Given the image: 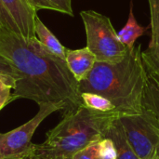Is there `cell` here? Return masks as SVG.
Instances as JSON below:
<instances>
[{
	"instance_id": "6da1fadb",
	"label": "cell",
	"mask_w": 159,
	"mask_h": 159,
	"mask_svg": "<svg viewBox=\"0 0 159 159\" xmlns=\"http://www.w3.org/2000/svg\"><path fill=\"white\" fill-rule=\"evenodd\" d=\"M0 54L12 63L18 74L10 102L23 98L38 105L63 104L65 112L82 105L79 83L66 61L49 51L36 37L3 33L0 34Z\"/></svg>"
},
{
	"instance_id": "7a4b0ae2",
	"label": "cell",
	"mask_w": 159,
	"mask_h": 159,
	"mask_svg": "<svg viewBox=\"0 0 159 159\" xmlns=\"http://www.w3.org/2000/svg\"><path fill=\"white\" fill-rule=\"evenodd\" d=\"M147 72L142 59V46L129 48L118 62L96 61L88 76L79 82V92H90L110 100L122 114L143 111Z\"/></svg>"
},
{
	"instance_id": "3957f363",
	"label": "cell",
	"mask_w": 159,
	"mask_h": 159,
	"mask_svg": "<svg viewBox=\"0 0 159 159\" xmlns=\"http://www.w3.org/2000/svg\"><path fill=\"white\" fill-rule=\"evenodd\" d=\"M116 110L102 113L80 105L65 112L61 121L47 133L41 144H33L25 159H73L89 144L106 137L112 123L121 116Z\"/></svg>"
},
{
	"instance_id": "277c9868",
	"label": "cell",
	"mask_w": 159,
	"mask_h": 159,
	"mask_svg": "<svg viewBox=\"0 0 159 159\" xmlns=\"http://www.w3.org/2000/svg\"><path fill=\"white\" fill-rule=\"evenodd\" d=\"M87 34V48L95 55L97 61L118 62L128 53L127 48L118 38L110 19L94 10L80 13Z\"/></svg>"
},
{
	"instance_id": "5b68a950",
	"label": "cell",
	"mask_w": 159,
	"mask_h": 159,
	"mask_svg": "<svg viewBox=\"0 0 159 159\" xmlns=\"http://www.w3.org/2000/svg\"><path fill=\"white\" fill-rule=\"evenodd\" d=\"M64 110L66 106L58 103L39 104L38 113L28 122L20 127L0 133V159H25L30 154L32 146V137L42 121L54 112Z\"/></svg>"
},
{
	"instance_id": "8992f818",
	"label": "cell",
	"mask_w": 159,
	"mask_h": 159,
	"mask_svg": "<svg viewBox=\"0 0 159 159\" xmlns=\"http://www.w3.org/2000/svg\"><path fill=\"white\" fill-rule=\"evenodd\" d=\"M119 120L126 137L140 159H152L159 148V133L150 118L139 114H122Z\"/></svg>"
},
{
	"instance_id": "52a82bcc",
	"label": "cell",
	"mask_w": 159,
	"mask_h": 159,
	"mask_svg": "<svg viewBox=\"0 0 159 159\" xmlns=\"http://www.w3.org/2000/svg\"><path fill=\"white\" fill-rule=\"evenodd\" d=\"M151 14V41L142 59L147 74L159 79V0H148Z\"/></svg>"
},
{
	"instance_id": "ba28073f",
	"label": "cell",
	"mask_w": 159,
	"mask_h": 159,
	"mask_svg": "<svg viewBox=\"0 0 159 159\" xmlns=\"http://www.w3.org/2000/svg\"><path fill=\"white\" fill-rule=\"evenodd\" d=\"M17 24L20 34L25 38L35 37L34 20L36 10L28 0H1Z\"/></svg>"
},
{
	"instance_id": "9c48e42d",
	"label": "cell",
	"mask_w": 159,
	"mask_h": 159,
	"mask_svg": "<svg viewBox=\"0 0 159 159\" xmlns=\"http://www.w3.org/2000/svg\"><path fill=\"white\" fill-rule=\"evenodd\" d=\"M65 61L69 70L78 83L88 76L97 61L95 55L87 47L80 49L66 48Z\"/></svg>"
},
{
	"instance_id": "30bf717a",
	"label": "cell",
	"mask_w": 159,
	"mask_h": 159,
	"mask_svg": "<svg viewBox=\"0 0 159 159\" xmlns=\"http://www.w3.org/2000/svg\"><path fill=\"white\" fill-rule=\"evenodd\" d=\"M143 112L159 130V79L149 74L143 98Z\"/></svg>"
},
{
	"instance_id": "8fae6325",
	"label": "cell",
	"mask_w": 159,
	"mask_h": 159,
	"mask_svg": "<svg viewBox=\"0 0 159 159\" xmlns=\"http://www.w3.org/2000/svg\"><path fill=\"white\" fill-rule=\"evenodd\" d=\"M106 137L112 139L115 143L117 155L116 159H140L129 144L119 118L112 123Z\"/></svg>"
},
{
	"instance_id": "7c38bea8",
	"label": "cell",
	"mask_w": 159,
	"mask_h": 159,
	"mask_svg": "<svg viewBox=\"0 0 159 159\" xmlns=\"http://www.w3.org/2000/svg\"><path fill=\"white\" fill-rule=\"evenodd\" d=\"M34 34L35 37L44 45L49 51L61 59L65 60L66 48L61 45L58 38L50 32V30L41 21L39 17L36 15L34 20Z\"/></svg>"
},
{
	"instance_id": "4fadbf2b",
	"label": "cell",
	"mask_w": 159,
	"mask_h": 159,
	"mask_svg": "<svg viewBox=\"0 0 159 159\" xmlns=\"http://www.w3.org/2000/svg\"><path fill=\"white\" fill-rule=\"evenodd\" d=\"M145 29L144 27L141 26L133 14V9H132V6L130 7L129 9V18H128V21L126 23V25L117 33L118 38L119 40L129 48H133L135 45V41L142 36L144 33H145Z\"/></svg>"
},
{
	"instance_id": "5bb4252c",
	"label": "cell",
	"mask_w": 159,
	"mask_h": 159,
	"mask_svg": "<svg viewBox=\"0 0 159 159\" xmlns=\"http://www.w3.org/2000/svg\"><path fill=\"white\" fill-rule=\"evenodd\" d=\"M80 98L82 104L91 110L102 113H108L116 110L115 104L110 100L102 95L90 92H83L80 93Z\"/></svg>"
},
{
	"instance_id": "9a60e30c",
	"label": "cell",
	"mask_w": 159,
	"mask_h": 159,
	"mask_svg": "<svg viewBox=\"0 0 159 159\" xmlns=\"http://www.w3.org/2000/svg\"><path fill=\"white\" fill-rule=\"evenodd\" d=\"M31 6L36 10L50 9L74 16L72 0H28Z\"/></svg>"
},
{
	"instance_id": "2e32d148",
	"label": "cell",
	"mask_w": 159,
	"mask_h": 159,
	"mask_svg": "<svg viewBox=\"0 0 159 159\" xmlns=\"http://www.w3.org/2000/svg\"><path fill=\"white\" fill-rule=\"evenodd\" d=\"M16 79L9 76L0 75V111L5 107L6 104L10 102L11 90L15 88Z\"/></svg>"
},
{
	"instance_id": "e0dca14e",
	"label": "cell",
	"mask_w": 159,
	"mask_h": 159,
	"mask_svg": "<svg viewBox=\"0 0 159 159\" xmlns=\"http://www.w3.org/2000/svg\"><path fill=\"white\" fill-rule=\"evenodd\" d=\"M7 32H11L14 34H20L17 24L15 23L14 20L9 15L7 8L3 5L2 1L0 0V34Z\"/></svg>"
},
{
	"instance_id": "ac0fdd59",
	"label": "cell",
	"mask_w": 159,
	"mask_h": 159,
	"mask_svg": "<svg viewBox=\"0 0 159 159\" xmlns=\"http://www.w3.org/2000/svg\"><path fill=\"white\" fill-rule=\"evenodd\" d=\"M116 149L112 139L105 137L98 143V159H116Z\"/></svg>"
},
{
	"instance_id": "d6986e66",
	"label": "cell",
	"mask_w": 159,
	"mask_h": 159,
	"mask_svg": "<svg viewBox=\"0 0 159 159\" xmlns=\"http://www.w3.org/2000/svg\"><path fill=\"white\" fill-rule=\"evenodd\" d=\"M98 143H92L74 155L73 159H98Z\"/></svg>"
},
{
	"instance_id": "ffe728a7",
	"label": "cell",
	"mask_w": 159,
	"mask_h": 159,
	"mask_svg": "<svg viewBox=\"0 0 159 159\" xmlns=\"http://www.w3.org/2000/svg\"><path fill=\"white\" fill-rule=\"evenodd\" d=\"M0 75H9L16 80L18 79V74L13 67L12 63L2 54H0Z\"/></svg>"
},
{
	"instance_id": "44dd1931",
	"label": "cell",
	"mask_w": 159,
	"mask_h": 159,
	"mask_svg": "<svg viewBox=\"0 0 159 159\" xmlns=\"http://www.w3.org/2000/svg\"><path fill=\"white\" fill-rule=\"evenodd\" d=\"M152 159H159V148H158V150H157V154L154 156V157Z\"/></svg>"
},
{
	"instance_id": "7402d4cb",
	"label": "cell",
	"mask_w": 159,
	"mask_h": 159,
	"mask_svg": "<svg viewBox=\"0 0 159 159\" xmlns=\"http://www.w3.org/2000/svg\"><path fill=\"white\" fill-rule=\"evenodd\" d=\"M157 131H158V133H159V130H158V129H157Z\"/></svg>"
}]
</instances>
